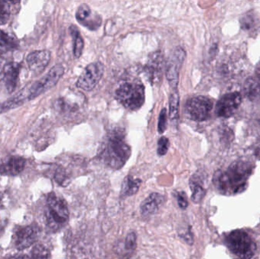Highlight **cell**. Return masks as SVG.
I'll list each match as a JSON object with an SVG mask.
<instances>
[{
    "mask_svg": "<svg viewBox=\"0 0 260 259\" xmlns=\"http://www.w3.org/2000/svg\"><path fill=\"white\" fill-rule=\"evenodd\" d=\"M116 98L126 109H140L145 103V87L139 82H124L116 91Z\"/></svg>",
    "mask_w": 260,
    "mask_h": 259,
    "instance_id": "cell-6",
    "label": "cell"
},
{
    "mask_svg": "<svg viewBox=\"0 0 260 259\" xmlns=\"http://www.w3.org/2000/svg\"><path fill=\"white\" fill-rule=\"evenodd\" d=\"M6 220H0V237L3 236V233H4L5 229L6 227Z\"/></svg>",
    "mask_w": 260,
    "mask_h": 259,
    "instance_id": "cell-31",
    "label": "cell"
},
{
    "mask_svg": "<svg viewBox=\"0 0 260 259\" xmlns=\"http://www.w3.org/2000/svg\"><path fill=\"white\" fill-rule=\"evenodd\" d=\"M165 197L160 193H151L147 199L142 202L140 205L141 214L144 217H148L157 212L160 207L165 204Z\"/></svg>",
    "mask_w": 260,
    "mask_h": 259,
    "instance_id": "cell-17",
    "label": "cell"
},
{
    "mask_svg": "<svg viewBox=\"0 0 260 259\" xmlns=\"http://www.w3.org/2000/svg\"><path fill=\"white\" fill-rule=\"evenodd\" d=\"M141 184H142V180L140 179L134 178L130 175L126 176L123 179V184H122L120 197L122 199H126L129 196H134L139 191Z\"/></svg>",
    "mask_w": 260,
    "mask_h": 259,
    "instance_id": "cell-18",
    "label": "cell"
},
{
    "mask_svg": "<svg viewBox=\"0 0 260 259\" xmlns=\"http://www.w3.org/2000/svg\"><path fill=\"white\" fill-rule=\"evenodd\" d=\"M241 102L242 97L240 93L232 92L224 94L217 103L215 113L218 117L229 118L236 112Z\"/></svg>",
    "mask_w": 260,
    "mask_h": 259,
    "instance_id": "cell-12",
    "label": "cell"
},
{
    "mask_svg": "<svg viewBox=\"0 0 260 259\" xmlns=\"http://www.w3.org/2000/svg\"><path fill=\"white\" fill-rule=\"evenodd\" d=\"M170 141L169 139L166 137H161L159 138L158 142H157V155L159 156H164L166 155L167 152L169 149Z\"/></svg>",
    "mask_w": 260,
    "mask_h": 259,
    "instance_id": "cell-26",
    "label": "cell"
},
{
    "mask_svg": "<svg viewBox=\"0 0 260 259\" xmlns=\"http://www.w3.org/2000/svg\"><path fill=\"white\" fill-rule=\"evenodd\" d=\"M70 30L71 36H73V53H74L75 57L79 58L82 56L84 45H85L83 38L76 26L72 25Z\"/></svg>",
    "mask_w": 260,
    "mask_h": 259,
    "instance_id": "cell-19",
    "label": "cell"
},
{
    "mask_svg": "<svg viewBox=\"0 0 260 259\" xmlns=\"http://www.w3.org/2000/svg\"><path fill=\"white\" fill-rule=\"evenodd\" d=\"M25 160L21 157L12 156L0 163V174L16 176L24 170Z\"/></svg>",
    "mask_w": 260,
    "mask_h": 259,
    "instance_id": "cell-16",
    "label": "cell"
},
{
    "mask_svg": "<svg viewBox=\"0 0 260 259\" xmlns=\"http://www.w3.org/2000/svg\"><path fill=\"white\" fill-rule=\"evenodd\" d=\"M7 259H29V258H27V256H26V255H14V256L10 257V258H9Z\"/></svg>",
    "mask_w": 260,
    "mask_h": 259,
    "instance_id": "cell-32",
    "label": "cell"
},
{
    "mask_svg": "<svg viewBox=\"0 0 260 259\" xmlns=\"http://www.w3.org/2000/svg\"><path fill=\"white\" fill-rule=\"evenodd\" d=\"M255 74H256L255 79H256L260 84V61L258 62L257 65H256V70H255Z\"/></svg>",
    "mask_w": 260,
    "mask_h": 259,
    "instance_id": "cell-30",
    "label": "cell"
},
{
    "mask_svg": "<svg viewBox=\"0 0 260 259\" xmlns=\"http://www.w3.org/2000/svg\"><path fill=\"white\" fill-rule=\"evenodd\" d=\"M131 156V147L123 134L113 133L102 146L100 158L102 162L114 170L122 168Z\"/></svg>",
    "mask_w": 260,
    "mask_h": 259,
    "instance_id": "cell-2",
    "label": "cell"
},
{
    "mask_svg": "<svg viewBox=\"0 0 260 259\" xmlns=\"http://www.w3.org/2000/svg\"><path fill=\"white\" fill-rule=\"evenodd\" d=\"M258 129H259V132L260 134V120L258 121Z\"/></svg>",
    "mask_w": 260,
    "mask_h": 259,
    "instance_id": "cell-33",
    "label": "cell"
},
{
    "mask_svg": "<svg viewBox=\"0 0 260 259\" xmlns=\"http://www.w3.org/2000/svg\"><path fill=\"white\" fill-rule=\"evenodd\" d=\"M186 58V52L181 47H177L170 56L166 62V77L170 86L174 91L177 90L179 76L182 65Z\"/></svg>",
    "mask_w": 260,
    "mask_h": 259,
    "instance_id": "cell-9",
    "label": "cell"
},
{
    "mask_svg": "<svg viewBox=\"0 0 260 259\" xmlns=\"http://www.w3.org/2000/svg\"><path fill=\"white\" fill-rule=\"evenodd\" d=\"M179 104H180V96L177 90L173 91L169 99V116L171 120L178 118Z\"/></svg>",
    "mask_w": 260,
    "mask_h": 259,
    "instance_id": "cell-24",
    "label": "cell"
},
{
    "mask_svg": "<svg viewBox=\"0 0 260 259\" xmlns=\"http://www.w3.org/2000/svg\"><path fill=\"white\" fill-rule=\"evenodd\" d=\"M50 60V52L48 50H36L27 57V63L30 71L41 74L45 70Z\"/></svg>",
    "mask_w": 260,
    "mask_h": 259,
    "instance_id": "cell-14",
    "label": "cell"
},
{
    "mask_svg": "<svg viewBox=\"0 0 260 259\" xmlns=\"http://www.w3.org/2000/svg\"><path fill=\"white\" fill-rule=\"evenodd\" d=\"M253 167L245 161H236L224 172H217L214 176L215 187L220 193L233 195L242 192L247 187V179Z\"/></svg>",
    "mask_w": 260,
    "mask_h": 259,
    "instance_id": "cell-1",
    "label": "cell"
},
{
    "mask_svg": "<svg viewBox=\"0 0 260 259\" xmlns=\"http://www.w3.org/2000/svg\"><path fill=\"white\" fill-rule=\"evenodd\" d=\"M137 237L134 232L129 233L126 237L125 240V248L127 250L133 251L136 249V245H137Z\"/></svg>",
    "mask_w": 260,
    "mask_h": 259,
    "instance_id": "cell-28",
    "label": "cell"
},
{
    "mask_svg": "<svg viewBox=\"0 0 260 259\" xmlns=\"http://www.w3.org/2000/svg\"><path fill=\"white\" fill-rule=\"evenodd\" d=\"M189 185H190V189L192 193V196H191L192 201L195 203H199L204 198L206 191H205L203 185L200 183V180H198L197 178L192 177V179H190Z\"/></svg>",
    "mask_w": 260,
    "mask_h": 259,
    "instance_id": "cell-22",
    "label": "cell"
},
{
    "mask_svg": "<svg viewBox=\"0 0 260 259\" xmlns=\"http://www.w3.org/2000/svg\"><path fill=\"white\" fill-rule=\"evenodd\" d=\"M76 17V19L81 24L89 30H98L102 25V16L96 12H93L88 5H81L78 8Z\"/></svg>",
    "mask_w": 260,
    "mask_h": 259,
    "instance_id": "cell-13",
    "label": "cell"
},
{
    "mask_svg": "<svg viewBox=\"0 0 260 259\" xmlns=\"http://www.w3.org/2000/svg\"><path fill=\"white\" fill-rule=\"evenodd\" d=\"M49 251L44 245L37 244L31 250V259H48Z\"/></svg>",
    "mask_w": 260,
    "mask_h": 259,
    "instance_id": "cell-25",
    "label": "cell"
},
{
    "mask_svg": "<svg viewBox=\"0 0 260 259\" xmlns=\"http://www.w3.org/2000/svg\"><path fill=\"white\" fill-rule=\"evenodd\" d=\"M224 243L232 255L238 259H251L257 249L253 238L243 230H237L227 234Z\"/></svg>",
    "mask_w": 260,
    "mask_h": 259,
    "instance_id": "cell-4",
    "label": "cell"
},
{
    "mask_svg": "<svg viewBox=\"0 0 260 259\" xmlns=\"http://www.w3.org/2000/svg\"><path fill=\"white\" fill-rule=\"evenodd\" d=\"M44 214L47 227L54 231L65 226L70 217L67 202L54 193L47 196Z\"/></svg>",
    "mask_w": 260,
    "mask_h": 259,
    "instance_id": "cell-5",
    "label": "cell"
},
{
    "mask_svg": "<svg viewBox=\"0 0 260 259\" xmlns=\"http://www.w3.org/2000/svg\"><path fill=\"white\" fill-rule=\"evenodd\" d=\"M176 199H177V204H178L179 207H180L181 209L185 210L188 207V199L187 196H186V193L184 192H178L177 193V196H176Z\"/></svg>",
    "mask_w": 260,
    "mask_h": 259,
    "instance_id": "cell-29",
    "label": "cell"
},
{
    "mask_svg": "<svg viewBox=\"0 0 260 259\" xmlns=\"http://www.w3.org/2000/svg\"><path fill=\"white\" fill-rule=\"evenodd\" d=\"M20 68H21V66L16 62H9L3 67V82L9 93L13 92L16 88Z\"/></svg>",
    "mask_w": 260,
    "mask_h": 259,
    "instance_id": "cell-15",
    "label": "cell"
},
{
    "mask_svg": "<svg viewBox=\"0 0 260 259\" xmlns=\"http://www.w3.org/2000/svg\"><path fill=\"white\" fill-rule=\"evenodd\" d=\"M64 74V67L62 65H56L50 70L45 76L37 81L33 85L23 88L18 94L14 96L15 103L21 106L27 100H33L46 91L55 86Z\"/></svg>",
    "mask_w": 260,
    "mask_h": 259,
    "instance_id": "cell-3",
    "label": "cell"
},
{
    "mask_svg": "<svg viewBox=\"0 0 260 259\" xmlns=\"http://www.w3.org/2000/svg\"><path fill=\"white\" fill-rule=\"evenodd\" d=\"M212 107L213 102L210 98L205 96H198L187 100L185 110L190 120L203 122L209 118Z\"/></svg>",
    "mask_w": 260,
    "mask_h": 259,
    "instance_id": "cell-7",
    "label": "cell"
},
{
    "mask_svg": "<svg viewBox=\"0 0 260 259\" xmlns=\"http://www.w3.org/2000/svg\"><path fill=\"white\" fill-rule=\"evenodd\" d=\"M105 72V66L100 62H92L85 67L76 82V86L85 91L95 88Z\"/></svg>",
    "mask_w": 260,
    "mask_h": 259,
    "instance_id": "cell-8",
    "label": "cell"
},
{
    "mask_svg": "<svg viewBox=\"0 0 260 259\" xmlns=\"http://www.w3.org/2000/svg\"><path fill=\"white\" fill-rule=\"evenodd\" d=\"M17 41L15 38L3 30H0V52H6L16 48Z\"/></svg>",
    "mask_w": 260,
    "mask_h": 259,
    "instance_id": "cell-23",
    "label": "cell"
},
{
    "mask_svg": "<svg viewBox=\"0 0 260 259\" xmlns=\"http://www.w3.org/2000/svg\"><path fill=\"white\" fill-rule=\"evenodd\" d=\"M166 69V62L160 52H154L148 56L145 70L148 79L152 85L161 82L164 71Z\"/></svg>",
    "mask_w": 260,
    "mask_h": 259,
    "instance_id": "cell-11",
    "label": "cell"
},
{
    "mask_svg": "<svg viewBox=\"0 0 260 259\" xmlns=\"http://www.w3.org/2000/svg\"><path fill=\"white\" fill-rule=\"evenodd\" d=\"M40 230L35 225L18 227L13 235V242L18 250H24L33 245L39 236Z\"/></svg>",
    "mask_w": 260,
    "mask_h": 259,
    "instance_id": "cell-10",
    "label": "cell"
},
{
    "mask_svg": "<svg viewBox=\"0 0 260 259\" xmlns=\"http://www.w3.org/2000/svg\"><path fill=\"white\" fill-rule=\"evenodd\" d=\"M167 121H168L167 109L164 108L159 114L158 124H157V131L159 133L163 134L166 130Z\"/></svg>",
    "mask_w": 260,
    "mask_h": 259,
    "instance_id": "cell-27",
    "label": "cell"
},
{
    "mask_svg": "<svg viewBox=\"0 0 260 259\" xmlns=\"http://www.w3.org/2000/svg\"><path fill=\"white\" fill-rule=\"evenodd\" d=\"M18 2L0 0V25L9 21L14 9L18 7Z\"/></svg>",
    "mask_w": 260,
    "mask_h": 259,
    "instance_id": "cell-20",
    "label": "cell"
},
{
    "mask_svg": "<svg viewBox=\"0 0 260 259\" xmlns=\"http://www.w3.org/2000/svg\"><path fill=\"white\" fill-rule=\"evenodd\" d=\"M244 93L250 100H254L260 96V84L255 78H250L244 84Z\"/></svg>",
    "mask_w": 260,
    "mask_h": 259,
    "instance_id": "cell-21",
    "label": "cell"
}]
</instances>
